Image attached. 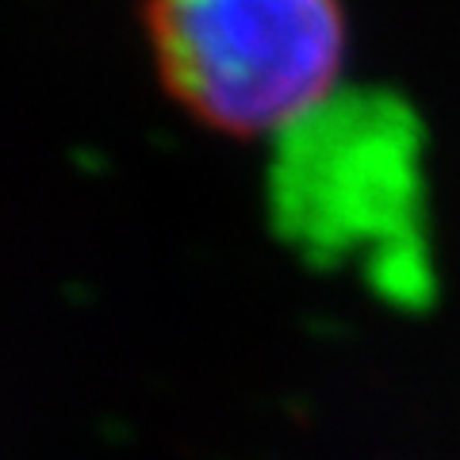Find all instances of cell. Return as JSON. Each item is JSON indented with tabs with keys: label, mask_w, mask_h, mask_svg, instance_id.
I'll list each match as a JSON object with an SVG mask.
<instances>
[{
	"label": "cell",
	"mask_w": 460,
	"mask_h": 460,
	"mask_svg": "<svg viewBox=\"0 0 460 460\" xmlns=\"http://www.w3.org/2000/svg\"><path fill=\"white\" fill-rule=\"evenodd\" d=\"M142 23L169 96L226 135L304 123L334 89L349 42L326 0L154 4Z\"/></svg>",
	"instance_id": "1"
}]
</instances>
